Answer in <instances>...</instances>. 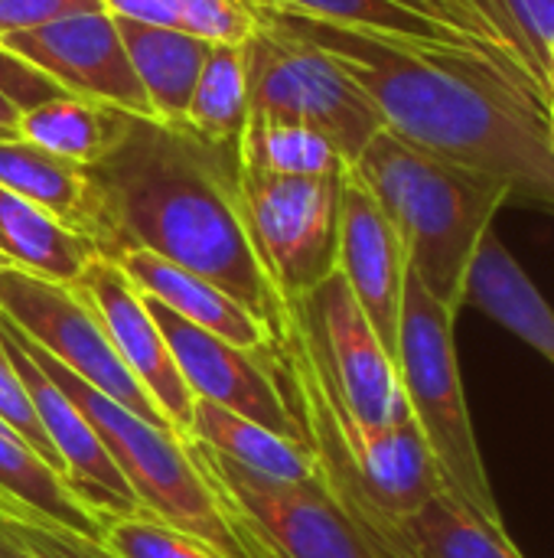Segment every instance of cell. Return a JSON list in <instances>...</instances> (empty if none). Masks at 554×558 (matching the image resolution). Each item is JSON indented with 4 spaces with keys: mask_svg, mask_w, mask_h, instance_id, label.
<instances>
[{
    "mask_svg": "<svg viewBox=\"0 0 554 558\" xmlns=\"http://www.w3.org/2000/svg\"><path fill=\"white\" fill-rule=\"evenodd\" d=\"M255 20L336 59L372 98L385 131L506 186L509 203L554 216V137L545 98L493 59L402 43L251 0Z\"/></svg>",
    "mask_w": 554,
    "mask_h": 558,
    "instance_id": "cell-1",
    "label": "cell"
},
{
    "mask_svg": "<svg viewBox=\"0 0 554 558\" xmlns=\"http://www.w3.org/2000/svg\"><path fill=\"white\" fill-rule=\"evenodd\" d=\"M242 173L238 141L124 111L111 147L85 167L95 245L104 258L144 248L196 271L278 337L287 311L255 252Z\"/></svg>",
    "mask_w": 554,
    "mask_h": 558,
    "instance_id": "cell-2",
    "label": "cell"
},
{
    "mask_svg": "<svg viewBox=\"0 0 554 558\" xmlns=\"http://www.w3.org/2000/svg\"><path fill=\"white\" fill-rule=\"evenodd\" d=\"M349 170L395 226L408 268L438 301L460 311L477 245L509 206L506 186L411 147L385 128Z\"/></svg>",
    "mask_w": 554,
    "mask_h": 558,
    "instance_id": "cell-3",
    "label": "cell"
},
{
    "mask_svg": "<svg viewBox=\"0 0 554 558\" xmlns=\"http://www.w3.org/2000/svg\"><path fill=\"white\" fill-rule=\"evenodd\" d=\"M13 340L23 353L75 402V409L91 422L95 435L101 438L104 451L111 454L114 468L134 490L137 504L160 517L163 523L196 536L222 558H245L212 487L186 454V445L176 432L157 428L147 418L134 415L121 402L108 399L104 392L82 383L62 363H56L42 347H36L10 317H3Z\"/></svg>",
    "mask_w": 554,
    "mask_h": 558,
    "instance_id": "cell-4",
    "label": "cell"
},
{
    "mask_svg": "<svg viewBox=\"0 0 554 558\" xmlns=\"http://www.w3.org/2000/svg\"><path fill=\"white\" fill-rule=\"evenodd\" d=\"M457 311L438 301L421 278L408 268L402 320H398V379L408 412L434 458L444 487L467 507L493 523H503L473 418L467 409V392L454 343Z\"/></svg>",
    "mask_w": 554,
    "mask_h": 558,
    "instance_id": "cell-5",
    "label": "cell"
},
{
    "mask_svg": "<svg viewBox=\"0 0 554 558\" xmlns=\"http://www.w3.org/2000/svg\"><path fill=\"white\" fill-rule=\"evenodd\" d=\"M248 121L300 124L323 134L353 167L385 128L372 98L323 49L264 20L245 39Z\"/></svg>",
    "mask_w": 554,
    "mask_h": 558,
    "instance_id": "cell-6",
    "label": "cell"
},
{
    "mask_svg": "<svg viewBox=\"0 0 554 558\" xmlns=\"http://www.w3.org/2000/svg\"><path fill=\"white\" fill-rule=\"evenodd\" d=\"M186 454L219 507L248 526L278 558H379L349 513L320 484H287L251 474L216 448L183 438Z\"/></svg>",
    "mask_w": 554,
    "mask_h": 558,
    "instance_id": "cell-7",
    "label": "cell"
},
{
    "mask_svg": "<svg viewBox=\"0 0 554 558\" xmlns=\"http://www.w3.org/2000/svg\"><path fill=\"white\" fill-rule=\"evenodd\" d=\"M343 177L346 170L327 177L242 173L251 242L284 307L336 271Z\"/></svg>",
    "mask_w": 554,
    "mask_h": 558,
    "instance_id": "cell-8",
    "label": "cell"
},
{
    "mask_svg": "<svg viewBox=\"0 0 554 558\" xmlns=\"http://www.w3.org/2000/svg\"><path fill=\"white\" fill-rule=\"evenodd\" d=\"M284 311L304 330L323 383L356 422L385 428L411 415L398 366L340 271Z\"/></svg>",
    "mask_w": 554,
    "mask_h": 558,
    "instance_id": "cell-9",
    "label": "cell"
},
{
    "mask_svg": "<svg viewBox=\"0 0 554 558\" xmlns=\"http://www.w3.org/2000/svg\"><path fill=\"white\" fill-rule=\"evenodd\" d=\"M0 314L82 383L121 402L150 425L170 428L147 389L114 353L98 317L69 284L29 275L16 265H0Z\"/></svg>",
    "mask_w": 554,
    "mask_h": 558,
    "instance_id": "cell-10",
    "label": "cell"
},
{
    "mask_svg": "<svg viewBox=\"0 0 554 558\" xmlns=\"http://www.w3.org/2000/svg\"><path fill=\"white\" fill-rule=\"evenodd\" d=\"M144 301L196 399L229 409L307 448L304 428L287 402V392L274 363V347L264 353L238 350L225 343L222 337L176 317L170 307L157 304L153 298H144Z\"/></svg>",
    "mask_w": 554,
    "mask_h": 558,
    "instance_id": "cell-11",
    "label": "cell"
},
{
    "mask_svg": "<svg viewBox=\"0 0 554 558\" xmlns=\"http://www.w3.org/2000/svg\"><path fill=\"white\" fill-rule=\"evenodd\" d=\"M0 46L52 78L65 95L111 105L137 118H153L124 52L114 13L108 10L72 13L26 33H10Z\"/></svg>",
    "mask_w": 554,
    "mask_h": 558,
    "instance_id": "cell-12",
    "label": "cell"
},
{
    "mask_svg": "<svg viewBox=\"0 0 554 558\" xmlns=\"http://www.w3.org/2000/svg\"><path fill=\"white\" fill-rule=\"evenodd\" d=\"M88 311L98 317L114 353L131 369V376L147 389L153 405L163 412L167 425L186 438L193 425V389L186 386L160 327L153 324L144 294L118 268V262L95 255L85 271L69 284Z\"/></svg>",
    "mask_w": 554,
    "mask_h": 558,
    "instance_id": "cell-13",
    "label": "cell"
},
{
    "mask_svg": "<svg viewBox=\"0 0 554 558\" xmlns=\"http://www.w3.org/2000/svg\"><path fill=\"white\" fill-rule=\"evenodd\" d=\"M0 347L7 350L23 389L29 392V402L39 415V425L59 458L62 477L69 490L82 500V507L98 520L108 517H131L144 507L137 504L134 490L114 468L111 454L104 451L101 438L95 435L91 422L75 409V402L23 353V347L13 340L3 314H0Z\"/></svg>",
    "mask_w": 554,
    "mask_h": 558,
    "instance_id": "cell-14",
    "label": "cell"
},
{
    "mask_svg": "<svg viewBox=\"0 0 554 558\" xmlns=\"http://www.w3.org/2000/svg\"><path fill=\"white\" fill-rule=\"evenodd\" d=\"M336 271L346 278L356 304L362 307L382 347L395 360L408 255L402 248L395 226L353 170H346L343 177Z\"/></svg>",
    "mask_w": 554,
    "mask_h": 558,
    "instance_id": "cell-15",
    "label": "cell"
},
{
    "mask_svg": "<svg viewBox=\"0 0 554 558\" xmlns=\"http://www.w3.org/2000/svg\"><path fill=\"white\" fill-rule=\"evenodd\" d=\"M111 262H118V268L131 278V284L144 298H153L157 304L170 307L176 317L222 337L238 350L264 353L278 340L251 311H245L235 298H229L219 284H212L196 271H186L144 248H127Z\"/></svg>",
    "mask_w": 554,
    "mask_h": 558,
    "instance_id": "cell-16",
    "label": "cell"
},
{
    "mask_svg": "<svg viewBox=\"0 0 554 558\" xmlns=\"http://www.w3.org/2000/svg\"><path fill=\"white\" fill-rule=\"evenodd\" d=\"M464 304L496 320L554 366V307L503 245L496 229H490L477 245L464 284Z\"/></svg>",
    "mask_w": 554,
    "mask_h": 558,
    "instance_id": "cell-17",
    "label": "cell"
},
{
    "mask_svg": "<svg viewBox=\"0 0 554 558\" xmlns=\"http://www.w3.org/2000/svg\"><path fill=\"white\" fill-rule=\"evenodd\" d=\"M114 23L153 118L186 121V108L212 43L183 29L150 26L127 16H114Z\"/></svg>",
    "mask_w": 554,
    "mask_h": 558,
    "instance_id": "cell-18",
    "label": "cell"
},
{
    "mask_svg": "<svg viewBox=\"0 0 554 558\" xmlns=\"http://www.w3.org/2000/svg\"><path fill=\"white\" fill-rule=\"evenodd\" d=\"M0 186L46 209L49 216H56L59 222L95 242V213H91V190H88L85 167L56 157L36 147L33 141L13 134V137H0Z\"/></svg>",
    "mask_w": 554,
    "mask_h": 558,
    "instance_id": "cell-19",
    "label": "cell"
},
{
    "mask_svg": "<svg viewBox=\"0 0 554 558\" xmlns=\"http://www.w3.org/2000/svg\"><path fill=\"white\" fill-rule=\"evenodd\" d=\"M189 438L216 448L238 468L271 477V481H287V484H313L320 481L317 461L310 448L268 432L258 422H248L229 409H219L206 399L193 402V425ZM323 484V481H320Z\"/></svg>",
    "mask_w": 554,
    "mask_h": 558,
    "instance_id": "cell-20",
    "label": "cell"
},
{
    "mask_svg": "<svg viewBox=\"0 0 554 558\" xmlns=\"http://www.w3.org/2000/svg\"><path fill=\"white\" fill-rule=\"evenodd\" d=\"M0 252L7 255L10 265L59 284H72L85 271V265L95 255H101L91 239L69 229L46 209L7 193L3 186H0Z\"/></svg>",
    "mask_w": 554,
    "mask_h": 558,
    "instance_id": "cell-21",
    "label": "cell"
},
{
    "mask_svg": "<svg viewBox=\"0 0 554 558\" xmlns=\"http://www.w3.org/2000/svg\"><path fill=\"white\" fill-rule=\"evenodd\" d=\"M398 533L408 558H522L503 523L487 520L447 487L402 520Z\"/></svg>",
    "mask_w": 554,
    "mask_h": 558,
    "instance_id": "cell-22",
    "label": "cell"
},
{
    "mask_svg": "<svg viewBox=\"0 0 554 558\" xmlns=\"http://www.w3.org/2000/svg\"><path fill=\"white\" fill-rule=\"evenodd\" d=\"M121 108L85 101L75 95H59L20 114V137L33 141L36 147L65 157L78 167L95 163L114 141L121 128Z\"/></svg>",
    "mask_w": 554,
    "mask_h": 558,
    "instance_id": "cell-23",
    "label": "cell"
},
{
    "mask_svg": "<svg viewBox=\"0 0 554 558\" xmlns=\"http://www.w3.org/2000/svg\"><path fill=\"white\" fill-rule=\"evenodd\" d=\"M304 16L313 20H327L336 26H349V29H362L372 36H385V39H402V43H434V46H460V49H473L487 59H493L496 65H503L496 56H490L480 43H473L467 33L454 29L451 23H441L428 13H418L398 0H278ZM506 69V65H503ZM509 72V69H506ZM519 78V75H516ZM529 85V82H526Z\"/></svg>",
    "mask_w": 554,
    "mask_h": 558,
    "instance_id": "cell-24",
    "label": "cell"
},
{
    "mask_svg": "<svg viewBox=\"0 0 554 558\" xmlns=\"http://www.w3.org/2000/svg\"><path fill=\"white\" fill-rule=\"evenodd\" d=\"M0 490L82 536L101 539L98 520L69 490L62 474L52 464H46L3 418H0Z\"/></svg>",
    "mask_w": 554,
    "mask_h": 558,
    "instance_id": "cell-25",
    "label": "cell"
},
{
    "mask_svg": "<svg viewBox=\"0 0 554 558\" xmlns=\"http://www.w3.org/2000/svg\"><path fill=\"white\" fill-rule=\"evenodd\" d=\"M186 124L212 141H242L248 124L245 43H212L186 108Z\"/></svg>",
    "mask_w": 554,
    "mask_h": 558,
    "instance_id": "cell-26",
    "label": "cell"
},
{
    "mask_svg": "<svg viewBox=\"0 0 554 558\" xmlns=\"http://www.w3.org/2000/svg\"><path fill=\"white\" fill-rule=\"evenodd\" d=\"M242 167L271 177H327L343 173L349 163L317 131L281 121H248L238 141Z\"/></svg>",
    "mask_w": 554,
    "mask_h": 558,
    "instance_id": "cell-27",
    "label": "cell"
},
{
    "mask_svg": "<svg viewBox=\"0 0 554 558\" xmlns=\"http://www.w3.org/2000/svg\"><path fill=\"white\" fill-rule=\"evenodd\" d=\"M108 13L170 26L209 43H245L255 29L251 0H101Z\"/></svg>",
    "mask_w": 554,
    "mask_h": 558,
    "instance_id": "cell-28",
    "label": "cell"
},
{
    "mask_svg": "<svg viewBox=\"0 0 554 558\" xmlns=\"http://www.w3.org/2000/svg\"><path fill=\"white\" fill-rule=\"evenodd\" d=\"M418 13H428L441 23H451L454 29L467 33L473 43H480L490 56H496L513 75H519L522 82H529L549 105V88L539 78V72L532 69V62L526 59V52L509 39V33L490 16V10L480 0H398Z\"/></svg>",
    "mask_w": 554,
    "mask_h": 558,
    "instance_id": "cell-29",
    "label": "cell"
},
{
    "mask_svg": "<svg viewBox=\"0 0 554 558\" xmlns=\"http://www.w3.org/2000/svg\"><path fill=\"white\" fill-rule=\"evenodd\" d=\"M101 546L118 558H222L196 536L140 510L101 520Z\"/></svg>",
    "mask_w": 554,
    "mask_h": 558,
    "instance_id": "cell-30",
    "label": "cell"
},
{
    "mask_svg": "<svg viewBox=\"0 0 554 558\" xmlns=\"http://www.w3.org/2000/svg\"><path fill=\"white\" fill-rule=\"evenodd\" d=\"M0 523L39 558H118L101 546V539L82 536L46 513L7 497L0 490Z\"/></svg>",
    "mask_w": 554,
    "mask_h": 558,
    "instance_id": "cell-31",
    "label": "cell"
},
{
    "mask_svg": "<svg viewBox=\"0 0 554 558\" xmlns=\"http://www.w3.org/2000/svg\"><path fill=\"white\" fill-rule=\"evenodd\" d=\"M526 52L545 88L554 85V0H480Z\"/></svg>",
    "mask_w": 554,
    "mask_h": 558,
    "instance_id": "cell-32",
    "label": "cell"
},
{
    "mask_svg": "<svg viewBox=\"0 0 554 558\" xmlns=\"http://www.w3.org/2000/svg\"><path fill=\"white\" fill-rule=\"evenodd\" d=\"M0 418L46 461V464H52L59 474H62V468H59V458H56V451H52V445H49V438H46V432H42V425H39V415H36V409H33V402H29V392L23 389V383H20V376H16V369H13V363H10V356H7V350L0 347ZM65 481V477H62Z\"/></svg>",
    "mask_w": 554,
    "mask_h": 558,
    "instance_id": "cell-33",
    "label": "cell"
},
{
    "mask_svg": "<svg viewBox=\"0 0 554 558\" xmlns=\"http://www.w3.org/2000/svg\"><path fill=\"white\" fill-rule=\"evenodd\" d=\"M0 92L7 95V101L20 114L42 105V101H52V98L65 95L52 78H46L39 69H33L29 62H23L20 56H13L3 46H0Z\"/></svg>",
    "mask_w": 554,
    "mask_h": 558,
    "instance_id": "cell-34",
    "label": "cell"
},
{
    "mask_svg": "<svg viewBox=\"0 0 554 558\" xmlns=\"http://www.w3.org/2000/svg\"><path fill=\"white\" fill-rule=\"evenodd\" d=\"M88 10H104V3L101 0H0V39Z\"/></svg>",
    "mask_w": 554,
    "mask_h": 558,
    "instance_id": "cell-35",
    "label": "cell"
},
{
    "mask_svg": "<svg viewBox=\"0 0 554 558\" xmlns=\"http://www.w3.org/2000/svg\"><path fill=\"white\" fill-rule=\"evenodd\" d=\"M225 513V510H222ZM225 520H229V526H232V533H235V539H238V546H242V553H245V558H278L248 526H242L238 520H232L229 513H225Z\"/></svg>",
    "mask_w": 554,
    "mask_h": 558,
    "instance_id": "cell-36",
    "label": "cell"
},
{
    "mask_svg": "<svg viewBox=\"0 0 554 558\" xmlns=\"http://www.w3.org/2000/svg\"><path fill=\"white\" fill-rule=\"evenodd\" d=\"M0 558H39L33 549H26L3 523H0Z\"/></svg>",
    "mask_w": 554,
    "mask_h": 558,
    "instance_id": "cell-37",
    "label": "cell"
},
{
    "mask_svg": "<svg viewBox=\"0 0 554 558\" xmlns=\"http://www.w3.org/2000/svg\"><path fill=\"white\" fill-rule=\"evenodd\" d=\"M16 124H20V111L7 101V95L0 92V137H13V134H20L16 131Z\"/></svg>",
    "mask_w": 554,
    "mask_h": 558,
    "instance_id": "cell-38",
    "label": "cell"
},
{
    "mask_svg": "<svg viewBox=\"0 0 554 558\" xmlns=\"http://www.w3.org/2000/svg\"><path fill=\"white\" fill-rule=\"evenodd\" d=\"M549 124H552V137H554V85L549 92Z\"/></svg>",
    "mask_w": 554,
    "mask_h": 558,
    "instance_id": "cell-39",
    "label": "cell"
},
{
    "mask_svg": "<svg viewBox=\"0 0 554 558\" xmlns=\"http://www.w3.org/2000/svg\"><path fill=\"white\" fill-rule=\"evenodd\" d=\"M0 258H3V262H7V255H3V252H0Z\"/></svg>",
    "mask_w": 554,
    "mask_h": 558,
    "instance_id": "cell-40",
    "label": "cell"
},
{
    "mask_svg": "<svg viewBox=\"0 0 554 558\" xmlns=\"http://www.w3.org/2000/svg\"><path fill=\"white\" fill-rule=\"evenodd\" d=\"M0 265H10V262H3V258H0Z\"/></svg>",
    "mask_w": 554,
    "mask_h": 558,
    "instance_id": "cell-41",
    "label": "cell"
}]
</instances>
